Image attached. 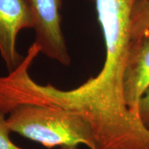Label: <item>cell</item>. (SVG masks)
I'll return each instance as SVG.
<instances>
[{"mask_svg":"<svg viewBox=\"0 0 149 149\" xmlns=\"http://www.w3.org/2000/svg\"><path fill=\"white\" fill-rule=\"evenodd\" d=\"M139 115L144 125L149 128V88L144 93L139 102Z\"/></svg>","mask_w":149,"mask_h":149,"instance_id":"52a82bcc","label":"cell"},{"mask_svg":"<svg viewBox=\"0 0 149 149\" xmlns=\"http://www.w3.org/2000/svg\"><path fill=\"white\" fill-rule=\"evenodd\" d=\"M5 115L0 111V149H24L17 146L11 141L10 138L11 130Z\"/></svg>","mask_w":149,"mask_h":149,"instance_id":"8992f818","label":"cell"},{"mask_svg":"<svg viewBox=\"0 0 149 149\" xmlns=\"http://www.w3.org/2000/svg\"><path fill=\"white\" fill-rule=\"evenodd\" d=\"M146 31H149V0H135L130 17L131 40H137Z\"/></svg>","mask_w":149,"mask_h":149,"instance_id":"5b68a950","label":"cell"},{"mask_svg":"<svg viewBox=\"0 0 149 149\" xmlns=\"http://www.w3.org/2000/svg\"><path fill=\"white\" fill-rule=\"evenodd\" d=\"M6 118L11 132L39 143L48 149H78L85 145L95 149L88 126L76 113L59 107L21 104Z\"/></svg>","mask_w":149,"mask_h":149,"instance_id":"6da1fadb","label":"cell"},{"mask_svg":"<svg viewBox=\"0 0 149 149\" xmlns=\"http://www.w3.org/2000/svg\"><path fill=\"white\" fill-rule=\"evenodd\" d=\"M31 8L35 33V44L48 58L64 66L71 63L61 30L62 0H26Z\"/></svg>","mask_w":149,"mask_h":149,"instance_id":"7a4b0ae2","label":"cell"},{"mask_svg":"<svg viewBox=\"0 0 149 149\" xmlns=\"http://www.w3.org/2000/svg\"><path fill=\"white\" fill-rule=\"evenodd\" d=\"M148 88L149 31H146L137 40H131L123 81L126 106L139 117V102Z\"/></svg>","mask_w":149,"mask_h":149,"instance_id":"277c9868","label":"cell"},{"mask_svg":"<svg viewBox=\"0 0 149 149\" xmlns=\"http://www.w3.org/2000/svg\"><path fill=\"white\" fill-rule=\"evenodd\" d=\"M33 28L34 19L26 0H0V55L9 72L24 59L17 48L19 33Z\"/></svg>","mask_w":149,"mask_h":149,"instance_id":"3957f363","label":"cell"}]
</instances>
